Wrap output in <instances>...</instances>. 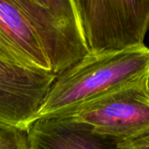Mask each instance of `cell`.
<instances>
[{
    "label": "cell",
    "mask_w": 149,
    "mask_h": 149,
    "mask_svg": "<svg viewBox=\"0 0 149 149\" xmlns=\"http://www.w3.org/2000/svg\"><path fill=\"white\" fill-rule=\"evenodd\" d=\"M149 77V48L88 54L56 76L38 118L71 111L123 86Z\"/></svg>",
    "instance_id": "cell-1"
},
{
    "label": "cell",
    "mask_w": 149,
    "mask_h": 149,
    "mask_svg": "<svg viewBox=\"0 0 149 149\" xmlns=\"http://www.w3.org/2000/svg\"><path fill=\"white\" fill-rule=\"evenodd\" d=\"M90 54L120 52L144 46L149 0H73Z\"/></svg>",
    "instance_id": "cell-2"
},
{
    "label": "cell",
    "mask_w": 149,
    "mask_h": 149,
    "mask_svg": "<svg viewBox=\"0 0 149 149\" xmlns=\"http://www.w3.org/2000/svg\"><path fill=\"white\" fill-rule=\"evenodd\" d=\"M50 117L69 118L115 143L138 139L149 134V77Z\"/></svg>",
    "instance_id": "cell-3"
},
{
    "label": "cell",
    "mask_w": 149,
    "mask_h": 149,
    "mask_svg": "<svg viewBox=\"0 0 149 149\" xmlns=\"http://www.w3.org/2000/svg\"><path fill=\"white\" fill-rule=\"evenodd\" d=\"M56 76L89 54L73 0H15Z\"/></svg>",
    "instance_id": "cell-4"
},
{
    "label": "cell",
    "mask_w": 149,
    "mask_h": 149,
    "mask_svg": "<svg viewBox=\"0 0 149 149\" xmlns=\"http://www.w3.org/2000/svg\"><path fill=\"white\" fill-rule=\"evenodd\" d=\"M55 79L51 72L0 60V122L26 130Z\"/></svg>",
    "instance_id": "cell-5"
},
{
    "label": "cell",
    "mask_w": 149,
    "mask_h": 149,
    "mask_svg": "<svg viewBox=\"0 0 149 149\" xmlns=\"http://www.w3.org/2000/svg\"><path fill=\"white\" fill-rule=\"evenodd\" d=\"M0 60L51 72L33 30L15 0H0Z\"/></svg>",
    "instance_id": "cell-6"
},
{
    "label": "cell",
    "mask_w": 149,
    "mask_h": 149,
    "mask_svg": "<svg viewBox=\"0 0 149 149\" xmlns=\"http://www.w3.org/2000/svg\"><path fill=\"white\" fill-rule=\"evenodd\" d=\"M26 132L29 149H117L114 141L69 118H38Z\"/></svg>",
    "instance_id": "cell-7"
},
{
    "label": "cell",
    "mask_w": 149,
    "mask_h": 149,
    "mask_svg": "<svg viewBox=\"0 0 149 149\" xmlns=\"http://www.w3.org/2000/svg\"><path fill=\"white\" fill-rule=\"evenodd\" d=\"M0 149H29L26 130L0 122Z\"/></svg>",
    "instance_id": "cell-8"
},
{
    "label": "cell",
    "mask_w": 149,
    "mask_h": 149,
    "mask_svg": "<svg viewBox=\"0 0 149 149\" xmlns=\"http://www.w3.org/2000/svg\"><path fill=\"white\" fill-rule=\"evenodd\" d=\"M117 149H149V134L138 139L116 143Z\"/></svg>",
    "instance_id": "cell-9"
}]
</instances>
